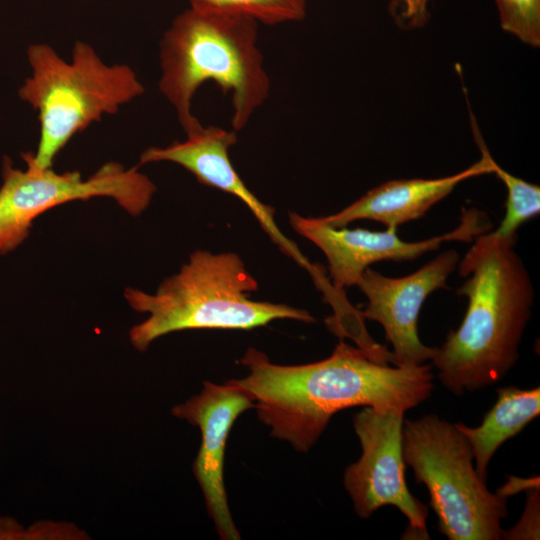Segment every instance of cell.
<instances>
[{"mask_svg": "<svg viewBox=\"0 0 540 540\" xmlns=\"http://www.w3.org/2000/svg\"><path fill=\"white\" fill-rule=\"evenodd\" d=\"M239 363L248 375L233 382L252 396L271 436L299 452L310 450L341 410L362 406L406 412L434 389L430 365L389 366L343 339L329 357L313 363L274 364L252 347Z\"/></svg>", "mask_w": 540, "mask_h": 540, "instance_id": "obj_1", "label": "cell"}, {"mask_svg": "<svg viewBox=\"0 0 540 540\" xmlns=\"http://www.w3.org/2000/svg\"><path fill=\"white\" fill-rule=\"evenodd\" d=\"M489 163L491 174H495L507 189L506 213L493 233L500 237H517L518 228L540 212V188L501 168L491 154Z\"/></svg>", "mask_w": 540, "mask_h": 540, "instance_id": "obj_16", "label": "cell"}, {"mask_svg": "<svg viewBox=\"0 0 540 540\" xmlns=\"http://www.w3.org/2000/svg\"><path fill=\"white\" fill-rule=\"evenodd\" d=\"M26 533L15 520L0 517V539H19Z\"/></svg>", "mask_w": 540, "mask_h": 540, "instance_id": "obj_19", "label": "cell"}, {"mask_svg": "<svg viewBox=\"0 0 540 540\" xmlns=\"http://www.w3.org/2000/svg\"><path fill=\"white\" fill-rule=\"evenodd\" d=\"M404 413L363 407L354 415L362 453L345 469L344 486L360 518H369L383 506H395L409 522L405 539H429L428 507L410 493L404 476Z\"/></svg>", "mask_w": 540, "mask_h": 540, "instance_id": "obj_8", "label": "cell"}, {"mask_svg": "<svg viewBox=\"0 0 540 540\" xmlns=\"http://www.w3.org/2000/svg\"><path fill=\"white\" fill-rule=\"evenodd\" d=\"M474 140L481 152V159L456 174L435 179L391 180L371 189L341 211L319 219L335 228L350 222L368 219L382 223L387 229L396 228L416 220L437 202L449 195L464 180L491 174L490 152L482 138L473 115L470 116Z\"/></svg>", "mask_w": 540, "mask_h": 540, "instance_id": "obj_13", "label": "cell"}, {"mask_svg": "<svg viewBox=\"0 0 540 540\" xmlns=\"http://www.w3.org/2000/svg\"><path fill=\"white\" fill-rule=\"evenodd\" d=\"M258 24L246 16L188 8L164 32L158 85L185 134L202 126L192 113V100L207 81L231 95V126L236 132L268 98L271 84L258 46Z\"/></svg>", "mask_w": 540, "mask_h": 540, "instance_id": "obj_3", "label": "cell"}, {"mask_svg": "<svg viewBox=\"0 0 540 540\" xmlns=\"http://www.w3.org/2000/svg\"><path fill=\"white\" fill-rule=\"evenodd\" d=\"M238 132L217 126H201L186 134L183 141H173L165 147H149L139 158V164L172 162L195 176L206 186L239 198L254 214L262 229L287 256L311 273L315 269L294 242L277 227L272 206L262 203L245 185L231 163L229 150L237 143Z\"/></svg>", "mask_w": 540, "mask_h": 540, "instance_id": "obj_12", "label": "cell"}, {"mask_svg": "<svg viewBox=\"0 0 540 540\" xmlns=\"http://www.w3.org/2000/svg\"><path fill=\"white\" fill-rule=\"evenodd\" d=\"M257 290L258 282L238 254L196 250L155 293L125 288L130 307L149 315L130 329V342L143 352L154 340L176 331L250 330L277 319L315 322L304 309L251 300L249 293Z\"/></svg>", "mask_w": 540, "mask_h": 540, "instance_id": "obj_4", "label": "cell"}, {"mask_svg": "<svg viewBox=\"0 0 540 540\" xmlns=\"http://www.w3.org/2000/svg\"><path fill=\"white\" fill-rule=\"evenodd\" d=\"M504 31L523 43L540 45V0H495Z\"/></svg>", "mask_w": 540, "mask_h": 540, "instance_id": "obj_17", "label": "cell"}, {"mask_svg": "<svg viewBox=\"0 0 540 540\" xmlns=\"http://www.w3.org/2000/svg\"><path fill=\"white\" fill-rule=\"evenodd\" d=\"M189 8L221 14L241 15L258 23L277 25L302 21L306 0H187Z\"/></svg>", "mask_w": 540, "mask_h": 540, "instance_id": "obj_15", "label": "cell"}, {"mask_svg": "<svg viewBox=\"0 0 540 540\" xmlns=\"http://www.w3.org/2000/svg\"><path fill=\"white\" fill-rule=\"evenodd\" d=\"M431 0H394L397 19L408 28H420L429 19V3Z\"/></svg>", "mask_w": 540, "mask_h": 540, "instance_id": "obj_18", "label": "cell"}, {"mask_svg": "<svg viewBox=\"0 0 540 540\" xmlns=\"http://www.w3.org/2000/svg\"><path fill=\"white\" fill-rule=\"evenodd\" d=\"M293 229L313 242L326 256L333 292L343 294L344 289L357 285L363 272L376 262L392 260L411 261L426 252L434 251L446 241L471 242L492 227L486 213L476 209H462L458 227L450 232L417 242H406L396 230L373 232L367 229L335 228L319 218L289 213Z\"/></svg>", "mask_w": 540, "mask_h": 540, "instance_id": "obj_9", "label": "cell"}, {"mask_svg": "<svg viewBox=\"0 0 540 540\" xmlns=\"http://www.w3.org/2000/svg\"><path fill=\"white\" fill-rule=\"evenodd\" d=\"M539 413V387L507 386L497 389V400L479 426L455 423L470 444L475 469L483 481L487 482L488 465L498 448L520 433Z\"/></svg>", "mask_w": 540, "mask_h": 540, "instance_id": "obj_14", "label": "cell"}, {"mask_svg": "<svg viewBox=\"0 0 540 540\" xmlns=\"http://www.w3.org/2000/svg\"><path fill=\"white\" fill-rule=\"evenodd\" d=\"M26 169L3 159L0 187V254L18 247L29 235L33 221L44 212L67 202L108 197L132 216L142 214L157 188L152 180L119 162L103 164L84 179L79 171L56 172L39 168L30 152L23 153Z\"/></svg>", "mask_w": 540, "mask_h": 540, "instance_id": "obj_7", "label": "cell"}, {"mask_svg": "<svg viewBox=\"0 0 540 540\" xmlns=\"http://www.w3.org/2000/svg\"><path fill=\"white\" fill-rule=\"evenodd\" d=\"M459 259L458 252L450 249L404 277H387L370 267L363 272L356 286L368 303L361 315L382 325L393 346L396 366H418L432 359L436 347H428L419 339L418 316L426 298L446 287Z\"/></svg>", "mask_w": 540, "mask_h": 540, "instance_id": "obj_10", "label": "cell"}, {"mask_svg": "<svg viewBox=\"0 0 540 540\" xmlns=\"http://www.w3.org/2000/svg\"><path fill=\"white\" fill-rule=\"evenodd\" d=\"M27 56L32 74L19 96L38 113L39 142L30 154L39 168L52 167L76 134L145 92L129 65L106 64L83 41L75 42L70 61L45 43L30 45Z\"/></svg>", "mask_w": 540, "mask_h": 540, "instance_id": "obj_5", "label": "cell"}, {"mask_svg": "<svg viewBox=\"0 0 540 540\" xmlns=\"http://www.w3.org/2000/svg\"><path fill=\"white\" fill-rule=\"evenodd\" d=\"M402 451L415 481L427 487L438 530L449 540H499L507 496L492 493L473 463L466 437L436 414L403 421Z\"/></svg>", "mask_w": 540, "mask_h": 540, "instance_id": "obj_6", "label": "cell"}, {"mask_svg": "<svg viewBox=\"0 0 540 540\" xmlns=\"http://www.w3.org/2000/svg\"><path fill=\"white\" fill-rule=\"evenodd\" d=\"M473 241L458 263L467 277L458 290L468 298L465 316L431 359L442 385L456 396L498 383L515 365L534 298L516 237L492 231Z\"/></svg>", "mask_w": 540, "mask_h": 540, "instance_id": "obj_2", "label": "cell"}, {"mask_svg": "<svg viewBox=\"0 0 540 540\" xmlns=\"http://www.w3.org/2000/svg\"><path fill=\"white\" fill-rule=\"evenodd\" d=\"M252 396L233 380L205 381L202 391L172 409V414L199 428L201 444L193 471L207 511L223 540H239L224 485V457L230 430L240 414L254 408Z\"/></svg>", "mask_w": 540, "mask_h": 540, "instance_id": "obj_11", "label": "cell"}]
</instances>
